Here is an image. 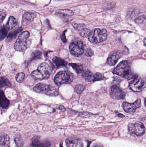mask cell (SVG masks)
I'll list each match as a JSON object with an SVG mask.
<instances>
[{
  "label": "cell",
  "mask_w": 146,
  "mask_h": 147,
  "mask_svg": "<svg viewBox=\"0 0 146 147\" xmlns=\"http://www.w3.org/2000/svg\"><path fill=\"white\" fill-rule=\"evenodd\" d=\"M113 73L128 80L133 79L135 76L133 74L129 63L127 61L120 63L114 69Z\"/></svg>",
  "instance_id": "obj_1"
},
{
  "label": "cell",
  "mask_w": 146,
  "mask_h": 147,
  "mask_svg": "<svg viewBox=\"0 0 146 147\" xmlns=\"http://www.w3.org/2000/svg\"><path fill=\"white\" fill-rule=\"evenodd\" d=\"M51 71V67L49 64L42 63L39 65L37 70L32 71L31 75L36 80L46 79L50 76Z\"/></svg>",
  "instance_id": "obj_2"
},
{
  "label": "cell",
  "mask_w": 146,
  "mask_h": 147,
  "mask_svg": "<svg viewBox=\"0 0 146 147\" xmlns=\"http://www.w3.org/2000/svg\"><path fill=\"white\" fill-rule=\"evenodd\" d=\"M107 36L108 34L106 29L97 28L91 32L88 38L91 43L97 44L106 40Z\"/></svg>",
  "instance_id": "obj_3"
},
{
  "label": "cell",
  "mask_w": 146,
  "mask_h": 147,
  "mask_svg": "<svg viewBox=\"0 0 146 147\" xmlns=\"http://www.w3.org/2000/svg\"><path fill=\"white\" fill-rule=\"evenodd\" d=\"M33 90L36 92L45 94L51 96H56L58 92L55 87L43 83H39L33 87Z\"/></svg>",
  "instance_id": "obj_4"
},
{
  "label": "cell",
  "mask_w": 146,
  "mask_h": 147,
  "mask_svg": "<svg viewBox=\"0 0 146 147\" xmlns=\"http://www.w3.org/2000/svg\"><path fill=\"white\" fill-rule=\"evenodd\" d=\"M30 36V33L27 31L22 32L17 39L14 45L15 51L19 52H24L28 47L27 39Z\"/></svg>",
  "instance_id": "obj_5"
},
{
  "label": "cell",
  "mask_w": 146,
  "mask_h": 147,
  "mask_svg": "<svg viewBox=\"0 0 146 147\" xmlns=\"http://www.w3.org/2000/svg\"><path fill=\"white\" fill-rule=\"evenodd\" d=\"M73 76L69 71H61L55 76L54 81L56 84L60 86L63 84H69L72 83Z\"/></svg>",
  "instance_id": "obj_6"
},
{
  "label": "cell",
  "mask_w": 146,
  "mask_h": 147,
  "mask_svg": "<svg viewBox=\"0 0 146 147\" xmlns=\"http://www.w3.org/2000/svg\"><path fill=\"white\" fill-rule=\"evenodd\" d=\"M69 49L70 53L73 56L79 57L84 52L83 42L79 39H75L69 45Z\"/></svg>",
  "instance_id": "obj_7"
},
{
  "label": "cell",
  "mask_w": 146,
  "mask_h": 147,
  "mask_svg": "<svg viewBox=\"0 0 146 147\" xmlns=\"http://www.w3.org/2000/svg\"><path fill=\"white\" fill-rule=\"evenodd\" d=\"M128 129L130 134H134L138 136H141L145 132V126L141 122L129 123Z\"/></svg>",
  "instance_id": "obj_8"
},
{
  "label": "cell",
  "mask_w": 146,
  "mask_h": 147,
  "mask_svg": "<svg viewBox=\"0 0 146 147\" xmlns=\"http://www.w3.org/2000/svg\"><path fill=\"white\" fill-rule=\"evenodd\" d=\"M130 82L129 87L132 91L136 92L141 91L145 86V81L139 78L136 76Z\"/></svg>",
  "instance_id": "obj_9"
},
{
  "label": "cell",
  "mask_w": 146,
  "mask_h": 147,
  "mask_svg": "<svg viewBox=\"0 0 146 147\" xmlns=\"http://www.w3.org/2000/svg\"><path fill=\"white\" fill-rule=\"evenodd\" d=\"M141 105V100L139 99L133 103L124 102L123 104V109L127 113H134L137 109L140 108Z\"/></svg>",
  "instance_id": "obj_10"
},
{
  "label": "cell",
  "mask_w": 146,
  "mask_h": 147,
  "mask_svg": "<svg viewBox=\"0 0 146 147\" xmlns=\"http://www.w3.org/2000/svg\"><path fill=\"white\" fill-rule=\"evenodd\" d=\"M109 92L111 96L115 99H123L125 96V92L117 86H111Z\"/></svg>",
  "instance_id": "obj_11"
},
{
  "label": "cell",
  "mask_w": 146,
  "mask_h": 147,
  "mask_svg": "<svg viewBox=\"0 0 146 147\" xmlns=\"http://www.w3.org/2000/svg\"><path fill=\"white\" fill-rule=\"evenodd\" d=\"M51 143L47 141H42L38 137H34L32 140L33 147H49Z\"/></svg>",
  "instance_id": "obj_12"
},
{
  "label": "cell",
  "mask_w": 146,
  "mask_h": 147,
  "mask_svg": "<svg viewBox=\"0 0 146 147\" xmlns=\"http://www.w3.org/2000/svg\"><path fill=\"white\" fill-rule=\"evenodd\" d=\"M68 147H83V143L81 140L75 138H69L66 141Z\"/></svg>",
  "instance_id": "obj_13"
},
{
  "label": "cell",
  "mask_w": 146,
  "mask_h": 147,
  "mask_svg": "<svg viewBox=\"0 0 146 147\" xmlns=\"http://www.w3.org/2000/svg\"><path fill=\"white\" fill-rule=\"evenodd\" d=\"M121 55L119 53H114L111 54L107 59V63L109 66L115 65L121 58Z\"/></svg>",
  "instance_id": "obj_14"
},
{
  "label": "cell",
  "mask_w": 146,
  "mask_h": 147,
  "mask_svg": "<svg viewBox=\"0 0 146 147\" xmlns=\"http://www.w3.org/2000/svg\"><path fill=\"white\" fill-rule=\"evenodd\" d=\"M9 105V101L6 98L3 91H0V106L3 109H7Z\"/></svg>",
  "instance_id": "obj_15"
},
{
  "label": "cell",
  "mask_w": 146,
  "mask_h": 147,
  "mask_svg": "<svg viewBox=\"0 0 146 147\" xmlns=\"http://www.w3.org/2000/svg\"><path fill=\"white\" fill-rule=\"evenodd\" d=\"M10 139L5 134H0V147H9Z\"/></svg>",
  "instance_id": "obj_16"
},
{
  "label": "cell",
  "mask_w": 146,
  "mask_h": 147,
  "mask_svg": "<svg viewBox=\"0 0 146 147\" xmlns=\"http://www.w3.org/2000/svg\"><path fill=\"white\" fill-rule=\"evenodd\" d=\"M82 78L87 81H94V74L89 70L84 71L81 74Z\"/></svg>",
  "instance_id": "obj_17"
},
{
  "label": "cell",
  "mask_w": 146,
  "mask_h": 147,
  "mask_svg": "<svg viewBox=\"0 0 146 147\" xmlns=\"http://www.w3.org/2000/svg\"><path fill=\"white\" fill-rule=\"evenodd\" d=\"M17 24L18 22L17 20L13 16H11L9 17L6 26L9 29H13L17 26Z\"/></svg>",
  "instance_id": "obj_18"
},
{
  "label": "cell",
  "mask_w": 146,
  "mask_h": 147,
  "mask_svg": "<svg viewBox=\"0 0 146 147\" xmlns=\"http://www.w3.org/2000/svg\"><path fill=\"white\" fill-rule=\"evenodd\" d=\"M53 62L57 67H66L67 65V63L60 58L55 57L53 59Z\"/></svg>",
  "instance_id": "obj_19"
},
{
  "label": "cell",
  "mask_w": 146,
  "mask_h": 147,
  "mask_svg": "<svg viewBox=\"0 0 146 147\" xmlns=\"http://www.w3.org/2000/svg\"><path fill=\"white\" fill-rule=\"evenodd\" d=\"M22 30V29L21 28H19L15 29L14 31L10 32L9 34L8 35L7 37L6 41H8V42L11 41L13 39L15 38V37H16V35H17V34H19V33L20 32H21Z\"/></svg>",
  "instance_id": "obj_20"
},
{
  "label": "cell",
  "mask_w": 146,
  "mask_h": 147,
  "mask_svg": "<svg viewBox=\"0 0 146 147\" xmlns=\"http://www.w3.org/2000/svg\"><path fill=\"white\" fill-rule=\"evenodd\" d=\"M9 30V29L6 26H0V41L3 40L7 36Z\"/></svg>",
  "instance_id": "obj_21"
},
{
  "label": "cell",
  "mask_w": 146,
  "mask_h": 147,
  "mask_svg": "<svg viewBox=\"0 0 146 147\" xmlns=\"http://www.w3.org/2000/svg\"><path fill=\"white\" fill-rule=\"evenodd\" d=\"M11 86V83L7 78L5 77H0V89L5 87H10Z\"/></svg>",
  "instance_id": "obj_22"
},
{
  "label": "cell",
  "mask_w": 146,
  "mask_h": 147,
  "mask_svg": "<svg viewBox=\"0 0 146 147\" xmlns=\"http://www.w3.org/2000/svg\"><path fill=\"white\" fill-rule=\"evenodd\" d=\"M57 14L62 16H71L73 15L74 13L70 9H61L57 12Z\"/></svg>",
  "instance_id": "obj_23"
},
{
  "label": "cell",
  "mask_w": 146,
  "mask_h": 147,
  "mask_svg": "<svg viewBox=\"0 0 146 147\" xmlns=\"http://www.w3.org/2000/svg\"><path fill=\"white\" fill-rule=\"evenodd\" d=\"M70 65L77 74H81L84 71L83 66L79 64L71 63Z\"/></svg>",
  "instance_id": "obj_24"
},
{
  "label": "cell",
  "mask_w": 146,
  "mask_h": 147,
  "mask_svg": "<svg viewBox=\"0 0 146 147\" xmlns=\"http://www.w3.org/2000/svg\"><path fill=\"white\" fill-rule=\"evenodd\" d=\"M36 14L34 13L27 12L25 13L23 15V19L25 20L31 21L36 17Z\"/></svg>",
  "instance_id": "obj_25"
},
{
  "label": "cell",
  "mask_w": 146,
  "mask_h": 147,
  "mask_svg": "<svg viewBox=\"0 0 146 147\" xmlns=\"http://www.w3.org/2000/svg\"><path fill=\"white\" fill-rule=\"evenodd\" d=\"M91 31L90 29H88V28H84L81 30L80 32V34L81 36L84 37V38L88 37L89 34L91 33Z\"/></svg>",
  "instance_id": "obj_26"
},
{
  "label": "cell",
  "mask_w": 146,
  "mask_h": 147,
  "mask_svg": "<svg viewBox=\"0 0 146 147\" xmlns=\"http://www.w3.org/2000/svg\"><path fill=\"white\" fill-rule=\"evenodd\" d=\"M85 89V86L81 84H79L75 86L74 90L76 93L80 94L81 93L83 92Z\"/></svg>",
  "instance_id": "obj_27"
},
{
  "label": "cell",
  "mask_w": 146,
  "mask_h": 147,
  "mask_svg": "<svg viewBox=\"0 0 146 147\" xmlns=\"http://www.w3.org/2000/svg\"><path fill=\"white\" fill-rule=\"evenodd\" d=\"M25 74L24 73H19L15 77V79L16 81L19 83H22L25 79Z\"/></svg>",
  "instance_id": "obj_28"
},
{
  "label": "cell",
  "mask_w": 146,
  "mask_h": 147,
  "mask_svg": "<svg viewBox=\"0 0 146 147\" xmlns=\"http://www.w3.org/2000/svg\"><path fill=\"white\" fill-rule=\"evenodd\" d=\"M145 16L143 15H141L140 16H139V17H137L135 19V22L137 24H141L145 21Z\"/></svg>",
  "instance_id": "obj_29"
},
{
  "label": "cell",
  "mask_w": 146,
  "mask_h": 147,
  "mask_svg": "<svg viewBox=\"0 0 146 147\" xmlns=\"http://www.w3.org/2000/svg\"><path fill=\"white\" fill-rule=\"evenodd\" d=\"M15 144L18 147H22L24 145V142L20 137H16L15 139Z\"/></svg>",
  "instance_id": "obj_30"
},
{
  "label": "cell",
  "mask_w": 146,
  "mask_h": 147,
  "mask_svg": "<svg viewBox=\"0 0 146 147\" xmlns=\"http://www.w3.org/2000/svg\"><path fill=\"white\" fill-rule=\"evenodd\" d=\"M72 25H73L74 28H75L76 30H79V31H81V30L84 28L85 26V24H82V23H79V24L73 23Z\"/></svg>",
  "instance_id": "obj_31"
},
{
  "label": "cell",
  "mask_w": 146,
  "mask_h": 147,
  "mask_svg": "<svg viewBox=\"0 0 146 147\" xmlns=\"http://www.w3.org/2000/svg\"><path fill=\"white\" fill-rule=\"evenodd\" d=\"M104 79V77L102 74L96 73L94 74V81L103 80Z\"/></svg>",
  "instance_id": "obj_32"
},
{
  "label": "cell",
  "mask_w": 146,
  "mask_h": 147,
  "mask_svg": "<svg viewBox=\"0 0 146 147\" xmlns=\"http://www.w3.org/2000/svg\"><path fill=\"white\" fill-rule=\"evenodd\" d=\"M33 59H40L41 58V53L40 51H35L33 53Z\"/></svg>",
  "instance_id": "obj_33"
},
{
  "label": "cell",
  "mask_w": 146,
  "mask_h": 147,
  "mask_svg": "<svg viewBox=\"0 0 146 147\" xmlns=\"http://www.w3.org/2000/svg\"><path fill=\"white\" fill-rule=\"evenodd\" d=\"M85 54L87 57H91L93 56L94 54L93 51L91 49L88 48L86 49L85 51Z\"/></svg>",
  "instance_id": "obj_34"
},
{
  "label": "cell",
  "mask_w": 146,
  "mask_h": 147,
  "mask_svg": "<svg viewBox=\"0 0 146 147\" xmlns=\"http://www.w3.org/2000/svg\"><path fill=\"white\" fill-rule=\"evenodd\" d=\"M7 16V13L3 10H0V23H2Z\"/></svg>",
  "instance_id": "obj_35"
},
{
  "label": "cell",
  "mask_w": 146,
  "mask_h": 147,
  "mask_svg": "<svg viewBox=\"0 0 146 147\" xmlns=\"http://www.w3.org/2000/svg\"><path fill=\"white\" fill-rule=\"evenodd\" d=\"M59 109H60V110L61 111H65V108H64V107H63V106H62V105H61V106H60Z\"/></svg>",
  "instance_id": "obj_36"
},
{
  "label": "cell",
  "mask_w": 146,
  "mask_h": 147,
  "mask_svg": "<svg viewBox=\"0 0 146 147\" xmlns=\"http://www.w3.org/2000/svg\"><path fill=\"white\" fill-rule=\"evenodd\" d=\"M118 116L120 117H124V115H123L122 114H119L118 115Z\"/></svg>",
  "instance_id": "obj_37"
},
{
  "label": "cell",
  "mask_w": 146,
  "mask_h": 147,
  "mask_svg": "<svg viewBox=\"0 0 146 147\" xmlns=\"http://www.w3.org/2000/svg\"><path fill=\"white\" fill-rule=\"evenodd\" d=\"M92 147H99V146H98V145H97V144H96V145H93V146Z\"/></svg>",
  "instance_id": "obj_38"
},
{
  "label": "cell",
  "mask_w": 146,
  "mask_h": 147,
  "mask_svg": "<svg viewBox=\"0 0 146 147\" xmlns=\"http://www.w3.org/2000/svg\"><path fill=\"white\" fill-rule=\"evenodd\" d=\"M146 38H145L144 40V44H145V45H146Z\"/></svg>",
  "instance_id": "obj_39"
},
{
  "label": "cell",
  "mask_w": 146,
  "mask_h": 147,
  "mask_svg": "<svg viewBox=\"0 0 146 147\" xmlns=\"http://www.w3.org/2000/svg\"><path fill=\"white\" fill-rule=\"evenodd\" d=\"M145 105H146V98H145Z\"/></svg>",
  "instance_id": "obj_40"
}]
</instances>
